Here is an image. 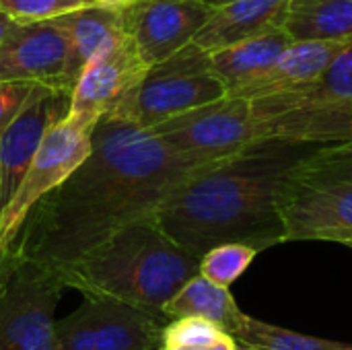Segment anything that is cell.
Returning a JSON list of instances; mask_svg holds the SVG:
<instances>
[{
  "label": "cell",
  "instance_id": "2e32d148",
  "mask_svg": "<svg viewBox=\"0 0 352 350\" xmlns=\"http://www.w3.org/2000/svg\"><path fill=\"white\" fill-rule=\"evenodd\" d=\"M95 316V350H159L167 318L113 299L87 297Z\"/></svg>",
  "mask_w": 352,
  "mask_h": 350
},
{
  "label": "cell",
  "instance_id": "f1b7e54d",
  "mask_svg": "<svg viewBox=\"0 0 352 350\" xmlns=\"http://www.w3.org/2000/svg\"><path fill=\"white\" fill-rule=\"evenodd\" d=\"M237 349V340L233 336H227L225 340L210 344V347H200V349H184V347H161V350H235Z\"/></svg>",
  "mask_w": 352,
  "mask_h": 350
},
{
  "label": "cell",
  "instance_id": "8992f818",
  "mask_svg": "<svg viewBox=\"0 0 352 350\" xmlns=\"http://www.w3.org/2000/svg\"><path fill=\"white\" fill-rule=\"evenodd\" d=\"M64 289L56 270L14 256L0 295V350H58L54 314Z\"/></svg>",
  "mask_w": 352,
  "mask_h": 350
},
{
  "label": "cell",
  "instance_id": "7402d4cb",
  "mask_svg": "<svg viewBox=\"0 0 352 350\" xmlns=\"http://www.w3.org/2000/svg\"><path fill=\"white\" fill-rule=\"evenodd\" d=\"M295 93L352 116V39L336 54L326 72L314 85Z\"/></svg>",
  "mask_w": 352,
  "mask_h": 350
},
{
  "label": "cell",
  "instance_id": "cb8c5ba5",
  "mask_svg": "<svg viewBox=\"0 0 352 350\" xmlns=\"http://www.w3.org/2000/svg\"><path fill=\"white\" fill-rule=\"evenodd\" d=\"M229 334L217 324L202 318H177L169 320L163 330L161 347H184V349H200L210 347L225 340Z\"/></svg>",
  "mask_w": 352,
  "mask_h": 350
},
{
  "label": "cell",
  "instance_id": "5bb4252c",
  "mask_svg": "<svg viewBox=\"0 0 352 350\" xmlns=\"http://www.w3.org/2000/svg\"><path fill=\"white\" fill-rule=\"evenodd\" d=\"M351 39L338 41H293L272 66H268L260 76L241 85L239 89L227 93L245 99H262L270 95H280L289 91H299L314 85L336 58V54Z\"/></svg>",
  "mask_w": 352,
  "mask_h": 350
},
{
  "label": "cell",
  "instance_id": "d6986e66",
  "mask_svg": "<svg viewBox=\"0 0 352 350\" xmlns=\"http://www.w3.org/2000/svg\"><path fill=\"white\" fill-rule=\"evenodd\" d=\"M163 314L169 320L177 318H202L219 328H223L229 336H233L245 314L237 307L233 295L229 293V287H221L208 278H204L200 272L192 276L163 307Z\"/></svg>",
  "mask_w": 352,
  "mask_h": 350
},
{
  "label": "cell",
  "instance_id": "ac0fdd59",
  "mask_svg": "<svg viewBox=\"0 0 352 350\" xmlns=\"http://www.w3.org/2000/svg\"><path fill=\"white\" fill-rule=\"evenodd\" d=\"M74 45V52L82 64V68L101 52L122 41L126 33V17L124 6L91 2L78 10L62 14L56 19Z\"/></svg>",
  "mask_w": 352,
  "mask_h": 350
},
{
  "label": "cell",
  "instance_id": "4316f807",
  "mask_svg": "<svg viewBox=\"0 0 352 350\" xmlns=\"http://www.w3.org/2000/svg\"><path fill=\"white\" fill-rule=\"evenodd\" d=\"M39 89L41 87H33V85L0 83V136Z\"/></svg>",
  "mask_w": 352,
  "mask_h": 350
},
{
  "label": "cell",
  "instance_id": "484cf974",
  "mask_svg": "<svg viewBox=\"0 0 352 350\" xmlns=\"http://www.w3.org/2000/svg\"><path fill=\"white\" fill-rule=\"evenodd\" d=\"M56 340L58 350H95V316L91 299L85 297L74 314L56 322Z\"/></svg>",
  "mask_w": 352,
  "mask_h": 350
},
{
  "label": "cell",
  "instance_id": "836d02e7",
  "mask_svg": "<svg viewBox=\"0 0 352 350\" xmlns=\"http://www.w3.org/2000/svg\"><path fill=\"white\" fill-rule=\"evenodd\" d=\"M344 245H346V248H351V250H352V241H349V243H344Z\"/></svg>",
  "mask_w": 352,
  "mask_h": 350
},
{
  "label": "cell",
  "instance_id": "9c48e42d",
  "mask_svg": "<svg viewBox=\"0 0 352 350\" xmlns=\"http://www.w3.org/2000/svg\"><path fill=\"white\" fill-rule=\"evenodd\" d=\"M148 130L188 153L212 159L229 157L264 142L252 111V101L235 95H225Z\"/></svg>",
  "mask_w": 352,
  "mask_h": 350
},
{
  "label": "cell",
  "instance_id": "ba28073f",
  "mask_svg": "<svg viewBox=\"0 0 352 350\" xmlns=\"http://www.w3.org/2000/svg\"><path fill=\"white\" fill-rule=\"evenodd\" d=\"M95 124L64 116L43 136L16 194L0 215V245L10 248L29 210L89 157Z\"/></svg>",
  "mask_w": 352,
  "mask_h": 350
},
{
  "label": "cell",
  "instance_id": "4fadbf2b",
  "mask_svg": "<svg viewBox=\"0 0 352 350\" xmlns=\"http://www.w3.org/2000/svg\"><path fill=\"white\" fill-rule=\"evenodd\" d=\"M70 109V95L39 89L0 136V215L16 194L45 132Z\"/></svg>",
  "mask_w": 352,
  "mask_h": 350
},
{
  "label": "cell",
  "instance_id": "7a4b0ae2",
  "mask_svg": "<svg viewBox=\"0 0 352 350\" xmlns=\"http://www.w3.org/2000/svg\"><path fill=\"white\" fill-rule=\"evenodd\" d=\"M318 146L264 140L223 157L179 184L153 219L198 258L221 243H245L258 254L285 243L287 179Z\"/></svg>",
  "mask_w": 352,
  "mask_h": 350
},
{
  "label": "cell",
  "instance_id": "d4e9b609",
  "mask_svg": "<svg viewBox=\"0 0 352 350\" xmlns=\"http://www.w3.org/2000/svg\"><path fill=\"white\" fill-rule=\"evenodd\" d=\"M97 0H0V12L12 23L52 21L72 10H78Z\"/></svg>",
  "mask_w": 352,
  "mask_h": 350
},
{
  "label": "cell",
  "instance_id": "e0dca14e",
  "mask_svg": "<svg viewBox=\"0 0 352 350\" xmlns=\"http://www.w3.org/2000/svg\"><path fill=\"white\" fill-rule=\"evenodd\" d=\"M293 41L295 39L285 27L268 29L264 33L210 52V70L225 85L227 93H231L252 78L260 76Z\"/></svg>",
  "mask_w": 352,
  "mask_h": 350
},
{
  "label": "cell",
  "instance_id": "8fae6325",
  "mask_svg": "<svg viewBox=\"0 0 352 350\" xmlns=\"http://www.w3.org/2000/svg\"><path fill=\"white\" fill-rule=\"evenodd\" d=\"M262 140L303 144L352 142V116L301 93H280L250 99Z\"/></svg>",
  "mask_w": 352,
  "mask_h": 350
},
{
  "label": "cell",
  "instance_id": "44dd1931",
  "mask_svg": "<svg viewBox=\"0 0 352 350\" xmlns=\"http://www.w3.org/2000/svg\"><path fill=\"white\" fill-rule=\"evenodd\" d=\"M233 338L256 350H352L351 342L297 334L293 330H285V328L254 320L250 316L243 318Z\"/></svg>",
  "mask_w": 352,
  "mask_h": 350
},
{
  "label": "cell",
  "instance_id": "83f0119b",
  "mask_svg": "<svg viewBox=\"0 0 352 350\" xmlns=\"http://www.w3.org/2000/svg\"><path fill=\"white\" fill-rule=\"evenodd\" d=\"M12 266H14V254L0 245V295L4 291V285H6V281L10 276Z\"/></svg>",
  "mask_w": 352,
  "mask_h": 350
},
{
  "label": "cell",
  "instance_id": "7c38bea8",
  "mask_svg": "<svg viewBox=\"0 0 352 350\" xmlns=\"http://www.w3.org/2000/svg\"><path fill=\"white\" fill-rule=\"evenodd\" d=\"M146 70L148 66L140 58L134 41L126 35L82 68L70 93L68 116L97 126L103 116L111 113L126 99Z\"/></svg>",
  "mask_w": 352,
  "mask_h": 350
},
{
  "label": "cell",
  "instance_id": "277c9868",
  "mask_svg": "<svg viewBox=\"0 0 352 350\" xmlns=\"http://www.w3.org/2000/svg\"><path fill=\"white\" fill-rule=\"evenodd\" d=\"M287 241H352V142L320 144L289 175Z\"/></svg>",
  "mask_w": 352,
  "mask_h": 350
},
{
  "label": "cell",
  "instance_id": "ffe728a7",
  "mask_svg": "<svg viewBox=\"0 0 352 350\" xmlns=\"http://www.w3.org/2000/svg\"><path fill=\"white\" fill-rule=\"evenodd\" d=\"M283 27L295 41L352 39V0H291Z\"/></svg>",
  "mask_w": 352,
  "mask_h": 350
},
{
  "label": "cell",
  "instance_id": "9a60e30c",
  "mask_svg": "<svg viewBox=\"0 0 352 350\" xmlns=\"http://www.w3.org/2000/svg\"><path fill=\"white\" fill-rule=\"evenodd\" d=\"M291 0H229L217 6L192 43L217 52L245 37L283 27Z\"/></svg>",
  "mask_w": 352,
  "mask_h": 350
},
{
  "label": "cell",
  "instance_id": "603a6c76",
  "mask_svg": "<svg viewBox=\"0 0 352 350\" xmlns=\"http://www.w3.org/2000/svg\"><path fill=\"white\" fill-rule=\"evenodd\" d=\"M256 256L258 252L245 243H221L200 258V274L221 287H231Z\"/></svg>",
  "mask_w": 352,
  "mask_h": 350
},
{
  "label": "cell",
  "instance_id": "e575fe53",
  "mask_svg": "<svg viewBox=\"0 0 352 350\" xmlns=\"http://www.w3.org/2000/svg\"><path fill=\"white\" fill-rule=\"evenodd\" d=\"M159 350H161V349H159Z\"/></svg>",
  "mask_w": 352,
  "mask_h": 350
},
{
  "label": "cell",
  "instance_id": "d6a6232c",
  "mask_svg": "<svg viewBox=\"0 0 352 350\" xmlns=\"http://www.w3.org/2000/svg\"><path fill=\"white\" fill-rule=\"evenodd\" d=\"M235 350H256V349H252V347H248V344H241V342H237V349Z\"/></svg>",
  "mask_w": 352,
  "mask_h": 350
},
{
  "label": "cell",
  "instance_id": "1f68e13d",
  "mask_svg": "<svg viewBox=\"0 0 352 350\" xmlns=\"http://www.w3.org/2000/svg\"><path fill=\"white\" fill-rule=\"evenodd\" d=\"M206 2H208L210 6H214V8H217V6H221V4H225V2H229V0H206Z\"/></svg>",
  "mask_w": 352,
  "mask_h": 350
},
{
  "label": "cell",
  "instance_id": "3957f363",
  "mask_svg": "<svg viewBox=\"0 0 352 350\" xmlns=\"http://www.w3.org/2000/svg\"><path fill=\"white\" fill-rule=\"evenodd\" d=\"M198 272L200 258L175 243L151 217L120 229L78 262L58 270V276L82 297L113 299L167 318V301Z\"/></svg>",
  "mask_w": 352,
  "mask_h": 350
},
{
  "label": "cell",
  "instance_id": "f546056e",
  "mask_svg": "<svg viewBox=\"0 0 352 350\" xmlns=\"http://www.w3.org/2000/svg\"><path fill=\"white\" fill-rule=\"evenodd\" d=\"M10 25H12V21L0 12V43H2V39H4V35H6V31L10 29Z\"/></svg>",
  "mask_w": 352,
  "mask_h": 350
},
{
  "label": "cell",
  "instance_id": "4dcf8cb0",
  "mask_svg": "<svg viewBox=\"0 0 352 350\" xmlns=\"http://www.w3.org/2000/svg\"><path fill=\"white\" fill-rule=\"evenodd\" d=\"M97 2H103V4H118V6H124L132 0H97Z\"/></svg>",
  "mask_w": 352,
  "mask_h": 350
},
{
  "label": "cell",
  "instance_id": "6da1fadb",
  "mask_svg": "<svg viewBox=\"0 0 352 350\" xmlns=\"http://www.w3.org/2000/svg\"><path fill=\"white\" fill-rule=\"evenodd\" d=\"M214 161L128 120L103 116L89 157L29 210L8 250L21 260L64 270L120 229L155 217L179 184Z\"/></svg>",
  "mask_w": 352,
  "mask_h": 350
},
{
  "label": "cell",
  "instance_id": "30bf717a",
  "mask_svg": "<svg viewBox=\"0 0 352 350\" xmlns=\"http://www.w3.org/2000/svg\"><path fill=\"white\" fill-rule=\"evenodd\" d=\"M212 10L206 0H132L124 4L126 33L151 68L190 45Z\"/></svg>",
  "mask_w": 352,
  "mask_h": 350
},
{
  "label": "cell",
  "instance_id": "5b68a950",
  "mask_svg": "<svg viewBox=\"0 0 352 350\" xmlns=\"http://www.w3.org/2000/svg\"><path fill=\"white\" fill-rule=\"evenodd\" d=\"M225 95V85L210 70L208 52L190 43L171 58L151 66L140 83L107 116L148 130Z\"/></svg>",
  "mask_w": 352,
  "mask_h": 350
},
{
  "label": "cell",
  "instance_id": "52a82bcc",
  "mask_svg": "<svg viewBox=\"0 0 352 350\" xmlns=\"http://www.w3.org/2000/svg\"><path fill=\"white\" fill-rule=\"evenodd\" d=\"M82 64L70 35L56 21L12 23L0 43V83L72 93Z\"/></svg>",
  "mask_w": 352,
  "mask_h": 350
}]
</instances>
